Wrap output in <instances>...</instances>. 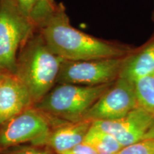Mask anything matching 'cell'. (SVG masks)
Masks as SVG:
<instances>
[{
	"mask_svg": "<svg viewBox=\"0 0 154 154\" xmlns=\"http://www.w3.org/2000/svg\"><path fill=\"white\" fill-rule=\"evenodd\" d=\"M51 51L64 61L124 57L128 50L77 29L71 24L62 3L36 27Z\"/></svg>",
	"mask_w": 154,
	"mask_h": 154,
	"instance_id": "6da1fadb",
	"label": "cell"
},
{
	"mask_svg": "<svg viewBox=\"0 0 154 154\" xmlns=\"http://www.w3.org/2000/svg\"><path fill=\"white\" fill-rule=\"evenodd\" d=\"M63 61L51 51L36 28L19 49L14 74L27 88L34 105L57 84Z\"/></svg>",
	"mask_w": 154,
	"mask_h": 154,
	"instance_id": "7a4b0ae2",
	"label": "cell"
},
{
	"mask_svg": "<svg viewBox=\"0 0 154 154\" xmlns=\"http://www.w3.org/2000/svg\"><path fill=\"white\" fill-rule=\"evenodd\" d=\"M113 83L94 86L57 84L33 106L57 120L67 122L82 121Z\"/></svg>",
	"mask_w": 154,
	"mask_h": 154,
	"instance_id": "3957f363",
	"label": "cell"
},
{
	"mask_svg": "<svg viewBox=\"0 0 154 154\" xmlns=\"http://www.w3.org/2000/svg\"><path fill=\"white\" fill-rule=\"evenodd\" d=\"M35 28L14 0H0V67L4 72L14 74L19 49Z\"/></svg>",
	"mask_w": 154,
	"mask_h": 154,
	"instance_id": "277c9868",
	"label": "cell"
},
{
	"mask_svg": "<svg viewBox=\"0 0 154 154\" xmlns=\"http://www.w3.org/2000/svg\"><path fill=\"white\" fill-rule=\"evenodd\" d=\"M126 57L84 61L63 60L57 84L90 86L111 84L119 78Z\"/></svg>",
	"mask_w": 154,
	"mask_h": 154,
	"instance_id": "5b68a950",
	"label": "cell"
},
{
	"mask_svg": "<svg viewBox=\"0 0 154 154\" xmlns=\"http://www.w3.org/2000/svg\"><path fill=\"white\" fill-rule=\"evenodd\" d=\"M51 119L32 106L1 126L0 147L9 149L30 142L33 143L49 134Z\"/></svg>",
	"mask_w": 154,
	"mask_h": 154,
	"instance_id": "8992f818",
	"label": "cell"
},
{
	"mask_svg": "<svg viewBox=\"0 0 154 154\" xmlns=\"http://www.w3.org/2000/svg\"><path fill=\"white\" fill-rule=\"evenodd\" d=\"M134 83L119 77L88 111L84 119L113 121L138 108Z\"/></svg>",
	"mask_w": 154,
	"mask_h": 154,
	"instance_id": "52a82bcc",
	"label": "cell"
},
{
	"mask_svg": "<svg viewBox=\"0 0 154 154\" xmlns=\"http://www.w3.org/2000/svg\"><path fill=\"white\" fill-rule=\"evenodd\" d=\"M153 119L154 115L138 107L123 118L94 121L92 124L111 135L123 147H126L143 139Z\"/></svg>",
	"mask_w": 154,
	"mask_h": 154,
	"instance_id": "ba28073f",
	"label": "cell"
},
{
	"mask_svg": "<svg viewBox=\"0 0 154 154\" xmlns=\"http://www.w3.org/2000/svg\"><path fill=\"white\" fill-rule=\"evenodd\" d=\"M92 121L83 119L76 122L58 121L49 134L32 144L47 146L57 154H63L76 146L84 143Z\"/></svg>",
	"mask_w": 154,
	"mask_h": 154,
	"instance_id": "9c48e42d",
	"label": "cell"
},
{
	"mask_svg": "<svg viewBox=\"0 0 154 154\" xmlns=\"http://www.w3.org/2000/svg\"><path fill=\"white\" fill-rule=\"evenodd\" d=\"M33 105L27 88L14 74H0V126Z\"/></svg>",
	"mask_w": 154,
	"mask_h": 154,
	"instance_id": "30bf717a",
	"label": "cell"
},
{
	"mask_svg": "<svg viewBox=\"0 0 154 154\" xmlns=\"http://www.w3.org/2000/svg\"><path fill=\"white\" fill-rule=\"evenodd\" d=\"M154 72V42L136 54L127 55L119 77L134 83Z\"/></svg>",
	"mask_w": 154,
	"mask_h": 154,
	"instance_id": "8fae6325",
	"label": "cell"
},
{
	"mask_svg": "<svg viewBox=\"0 0 154 154\" xmlns=\"http://www.w3.org/2000/svg\"><path fill=\"white\" fill-rule=\"evenodd\" d=\"M84 143L91 146L97 154H117L124 148L111 135L92 124Z\"/></svg>",
	"mask_w": 154,
	"mask_h": 154,
	"instance_id": "7c38bea8",
	"label": "cell"
},
{
	"mask_svg": "<svg viewBox=\"0 0 154 154\" xmlns=\"http://www.w3.org/2000/svg\"><path fill=\"white\" fill-rule=\"evenodd\" d=\"M138 106L154 115V72L134 83Z\"/></svg>",
	"mask_w": 154,
	"mask_h": 154,
	"instance_id": "4fadbf2b",
	"label": "cell"
},
{
	"mask_svg": "<svg viewBox=\"0 0 154 154\" xmlns=\"http://www.w3.org/2000/svg\"><path fill=\"white\" fill-rule=\"evenodd\" d=\"M57 5V4L54 0H39L32 17V22L35 27L52 12Z\"/></svg>",
	"mask_w": 154,
	"mask_h": 154,
	"instance_id": "5bb4252c",
	"label": "cell"
},
{
	"mask_svg": "<svg viewBox=\"0 0 154 154\" xmlns=\"http://www.w3.org/2000/svg\"><path fill=\"white\" fill-rule=\"evenodd\" d=\"M117 154H154V139H143L124 147Z\"/></svg>",
	"mask_w": 154,
	"mask_h": 154,
	"instance_id": "9a60e30c",
	"label": "cell"
},
{
	"mask_svg": "<svg viewBox=\"0 0 154 154\" xmlns=\"http://www.w3.org/2000/svg\"><path fill=\"white\" fill-rule=\"evenodd\" d=\"M4 154H52L45 150L39 149V146H14L7 149Z\"/></svg>",
	"mask_w": 154,
	"mask_h": 154,
	"instance_id": "2e32d148",
	"label": "cell"
},
{
	"mask_svg": "<svg viewBox=\"0 0 154 154\" xmlns=\"http://www.w3.org/2000/svg\"><path fill=\"white\" fill-rule=\"evenodd\" d=\"M21 12L32 22V17L39 0H14Z\"/></svg>",
	"mask_w": 154,
	"mask_h": 154,
	"instance_id": "e0dca14e",
	"label": "cell"
},
{
	"mask_svg": "<svg viewBox=\"0 0 154 154\" xmlns=\"http://www.w3.org/2000/svg\"><path fill=\"white\" fill-rule=\"evenodd\" d=\"M63 154H97L91 146L82 143Z\"/></svg>",
	"mask_w": 154,
	"mask_h": 154,
	"instance_id": "ac0fdd59",
	"label": "cell"
},
{
	"mask_svg": "<svg viewBox=\"0 0 154 154\" xmlns=\"http://www.w3.org/2000/svg\"><path fill=\"white\" fill-rule=\"evenodd\" d=\"M146 138H151V139H154V119L153 122L150 126L149 131H148L147 134H146L145 137L143 139H146Z\"/></svg>",
	"mask_w": 154,
	"mask_h": 154,
	"instance_id": "d6986e66",
	"label": "cell"
},
{
	"mask_svg": "<svg viewBox=\"0 0 154 154\" xmlns=\"http://www.w3.org/2000/svg\"><path fill=\"white\" fill-rule=\"evenodd\" d=\"M2 72H4V71L2 70V68H1V67H0V74H1V73H2Z\"/></svg>",
	"mask_w": 154,
	"mask_h": 154,
	"instance_id": "ffe728a7",
	"label": "cell"
}]
</instances>
